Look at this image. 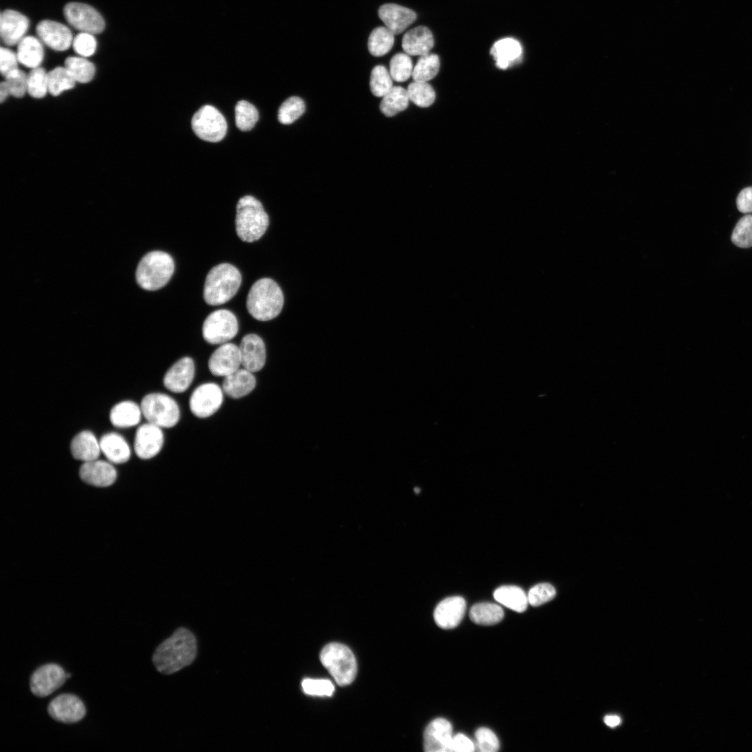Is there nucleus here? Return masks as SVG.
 Returning a JSON list of instances; mask_svg holds the SVG:
<instances>
[{"mask_svg":"<svg viewBox=\"0 0 752 752\" xmlns=\"http://www.w3.org/2000/svg\"><path fill=\"white\" fill-rule=\"evenodd\" d=\"M194 635L187 629H178L156 648L152 662L163 674H172L191 664L196 655Z\"/></svg>","mask_w":752,"mask_h":752,"instance_id":"f257e3e1","label":"nucleus"},{"mask_svg":"<svg viewBox=\"0 0 752 752\" xmlns=\"http://www.w3.org/2000/svg\"><path fill=\"white\" fill-rule=\"evenodd\" d=\"M283 303V294L277 283L269 278H263L251 287L246 304L253 318L268 321L280 314Z\"/></svg>","mask_w":752,"mask_h":752,"instance_id":"f03ea898","label":"nucleus"},{"mask_svg":"<svg viewBox=\"0 0 752 752\" xmlns=\"http://www.w3.org/2000/svg\"><path fill=\"white\" fill-rule=\"evenodd\" d=\"M242 282L240 271L233 265L221 263L207 273L204 285L203 297L208 305L223 304L238 291Z\"/></svg>","mask_w":752,"mask_h":752,"instance_id":"7ed1b4c3","label":"nucleus"},{"mask_svg":"<svg viewBox=\"0 0 752 752\" xmlns=\"http://www.w3.org/2000/svg\"><path fill=\"white\" fill-rule=\"evenodd\" d=\"M269 226V217L262 203L252 196L240 198L236 206L235 230L244 242L259 240Z\"/></svg>","mask_w":752,"mask_h":752,"instance_id":"20e7f679","label":"nucleus"},{"mask_svg":"<svg viewBox=\"0 0 752 752\" xmlns=\"http://www.w3.org/2000/svg\"><path fill=\"white\" fill-rule=\"evenodd\" d=\"M175 269L174 261L167 253L153 251L145 255L136 271V279L140 287L156 290L164 287L171 279Z\"/></svg>","mask_w":752,"mask_h":752,"instance_id":"39448f33","label":"nucleus"},{"mask_svg":"<svg viewBox=\"0 0 752 752\" xmlns=\"http://www.w3.org/2000/svg\"><path fill=\"white\" fill-rule=\"evenodd\" d=\"M320 659L338 685H348L354 680L357 661L354 654L346 645L338 643L327 644L322 650Z\"/></svg>","mask_w":752,"mask_h":752,"instance_id":"423d86ee","label":"nucleus"},{"mask_svg":"<svg viewBox=\"0 0 752 752\" xmlns=\"http://www.w3.org/2000/svg\"><path fill=\"white\" fill-rule=\"evenodd\" d=\"M143 416L148 423L161 428H171L178 424L180 410L177 402L163 393H151L145 395L141 402Z\"/></svg>","mask_w":752,"mask_h":752,"instance_id":"0eeeda50","label":"nucleus"},{"mask_svg":"<svg viewBox=\"0 0 752 752\" xmlns=\"http://www.w3.org/2000/svg\"><path fill=\"white\" fill-rule=\"evenodd\" d=\"M238 321L235 315L226 309L211 313L202 327L204 340L210 345H220L228 343L237 334Z\"/></svg>","mask_w":752,"mask_h":752,"instance_id":"6e6552de","label":"nucleus"},{"mask_svg":"<svg viewBox=\"0 0 752 752\" xmlns=\"http://www.w3.org/2000/svg\"><path fill=\"white\" fill-rule=\"evenodd\" d=\"M191 127L200 139L214 143L223 139L227 132L225 118L211 105L203 106L194 114Z\"/></svg>","mask_w":752,"mask_h":752,"instance_id":"1a4fd4ad","label":"nucleus"},{"mask_svg":"<svg viewBox=\"0 0 752 752\" xmlns=\"http://www.w3.org/2000/svg\"><path fill=\"white\" fill-rule=\"evenodd\" d=\"M222 387L214 382H205L198 386L191 393L189 400L191 412L197 418H206L214 414L224 401Z\"/></svg>","mask_w":752,"mask_h":752,"instance_id":"9d476101","label":"nucleus"},{"mask_svg":"<svg viewBox=\"0 0 752 752\" xmlns=\"http://www.w3.org/2000/svg\"><path fill=\"white\" fill-rule=\"evenodd\" d=\"M63 13L68 23L81 32L94 35L104 29L105 23L102 15L86 3H69L65 6Z\"/></svg>","mask_w":752,"mask_h":752,"instance_id":"9b49d317","label":"nucleus"},{"mask_svg":"<svg viewBox=\"0 0 752 752\" xmlns=\"http://www.w3.org/2000/svg\"><path fill=\"white\" fill-rule=\"evenodd\" d=\"M66 679V673L61 666L47 664L32 673L30 677V689L37 697H46L59 689Z\"/></svg>","mask_w":752,"mask_h":752,"instance_id":"f8f14e48","label":"nucleus"},{"mask_svg":"<svg viewBox=\"0 0 752 752\" xmlns=\"http://www.w3.org/2000/svg\"><path fill=\"white\" fill-rule=\"evenodd\" d=\"M49 716L55 721L64 723H74L81 721L86 715L83 702L76 696L70 694L58 695L48 705Z\"/></svg>","mask_w":752,"mask_h":752,"instance_id":"ddd939ff","label":"nucleus"},{"mask_svg":"<svg viewBox=\"0 0 752 752\" xmlns=\"http://www.w3.org/2000/svg\"><path fill=\"white\" fill-rule=\"evenodd\" d=\"M208 369L214 376L226 377L242 367L239 345L226 343L219 345L208 359Z\"/></svg>","mask_w":752,"mask_h":752,"instance_id":"4468645a","label":"nucleus"},{"mask_svg":"<svg viewBox=\"0 0 752 752\" xmlns=\"http://www.w3.org/2000/svg\"><path fill=\"white\" fill-rule=\"evenodd\" d=\"M164 442L162 428L147 422L139 427L134 438V451L143 460L156 456L162 450Z\"/></svg>","mask_w":752,"mask_h":752,"instance_id":"2eb2a0df","label":"nucleus"},{"mask_svg":"<svg viewBox=\"0 0 752 752\" xmlns=\"http://www.w3.org/2000/svg\"><path fill=\"white\" fill-rule=\"evenodd\" d=\"M195 372L194 360L189 357H182L166 372L163 377L164 386L171 392L183 393L193 382Z\"/></svg>","mask_w":752,"mask_h":752,"instance_id":"dca6fc26","label":"nucleus"},{"mask_svg":"<svg viewBox=\"0 0 752 752\" xmlns=\"http://www.w3.org/2000/svg\"><path fill=\"white\" fill-rule=\"evenodd\" d=\"M452 725L443 718L432 721L424 732V749L426 752H451L453 739Z\"/></svg>","mask_w":752,"mask_h":752,"instance_id":"f3484780","label":"nucleus"},{"mask_svg":"<svg viewBox=\"0 0 752 752\" xmlns=\"http://www.w3.org/2000/svg\"><path fill=\"white\" fill-rule=\"evenodd\" d=\"M239 348L242 368L253 373L263 368L267 358L266 347L259 336L255 334L245 335Z\"/></svg>","mask_w":752,"mask_h":752,"instance_id":"a211bd4d","label":"nucleus"},{"mask_svg":"<svg viewBox=\"0 0 752 752\" xmlns=\"http://www.w3.org/2000/svg\"><path fill=\"white\" fill-rule=\"evenodd\" d=\"M36 33L43 43L56 51L68 49L74 38L66 26L52 20L40 22L36 26Z\"/></svg>","mask_w":752,"mask_h":752,"instance_id":"6ab92c4d","label":"nucleus"},{"mask_svg":"<svg viewBox=\"0 0 752 752\" xmlns=\"http://www.w3.org/2000/svg\"><path fill=\"white\" fill-rule=\"evenodd\" d=\"M29 26V19L21 13L13 10H3L0 20L3 42L9 46L18 44L25 37Z\"/></svg>","mask_w":752,"mask_h":752,"instance_id":"aec40b11","label":"nucleus"},{"mask_svg":"<svg viewBox=\"0 0 752 752\" xmlns=\"http://www.w3.org/2000/svg\"><path fill=\"white\" fill-rule=\"evenodd\" d=\"M79 476L87 484L107 487L115 482L117 473L111 462L97 459L84 462L79 469Z\"/></svg>","mask_w":752,"mask_h":752,"instance_id":"412c9836","label":"nucleus"},{"mask_svg":"<svg viewBox=\"0 0 752 752\" xmlns=\"http://www.w3.org/2000/svg\"><path fill=\"white\" fill-rule=\"evenodd\" d=\"M466 602L460 596L448 597L441 601L434 611L437 625L442 629H452L461 622L465 612Z\"/></svg>","mask_w":752,"mask_h":752,"instance_id":"4be33fe9","label":"nucleus"},{"mask_svg":"<svg viewBox=\"0 0 752 752\" xmlns=\"http://www.w3.org/2000/svg\"><path fill=\"white\" fill-rule=\"evenodd\" d=\"M378 15L385 26L394 35L404 31L416 19L414 10L395 3L382 5Z\"/></svg>","mask_w":752,"mask_h":752,"instance_id":"5701e85b","label":"nucleus"},{"mask_svg":"<svg viewBox=\"0 0 752 752\" xmlns=\"http://www.w3.org/2000/svg\"><path fill=\"white\" fill-rule=\"evenodd\" d=\"M256 386L253 373L240 368L224 377L222 389L224 394L233 399H239L251 393Z\"/></svg>","mask_w":752,"mask_h":752,"instance_id":"b1692460","label":"nucleus"},{"mask_svg":"<svg viewBox=\"0 0 752 752\" xmlns=\"http://www.w3.org/2000/svg\"><path fill=\"white\" fill-rule=\"evenodd\" d=\"M434 46L432 32L426 26H419L409 30L403 36L402 47L410 56H423L429 54Z\"/></svg>","mask_w":752,"mask_h":752,"instance_id":"393cba45","label":"nucleus"},{"mask_svg":"<svg viewBox=\"0 0 752 752\" xmlns=\"http://www.w3.org/2000/svg\"><path fill=\"white\" fill-rule=\"evenodd\" d=\"M70 451L74 458L84 462L97 460L101 452L100 441L91 432L82 431L72 439Z\"/></svg>","mask_w":752,"mask_h":752,"instance_id":"a878e982","label":"nucleus"},{"mask_svg":"<svg viewBox=\"0 0 752 752\" xmlns=\"http://www.w3.org/2000/svg\"><path fill=\"white\" fill-rule=\"evenodd\" d=\"M490 54L496 62V65L501 70H506L520 58L522 47L517 40L505 38L493 45Z\"/></svg>","mask_w":752,"mask_h":752,"instance_id":"bb28decb","label":"nucleus"},{"mask_svg":"<svg viewBox=\"0 0 752 752\" xmlns=\"http://www.w3.org/2000/svg\"><path fill=\"white\" fill-rule=\"evenodd\" d=\"M100 445L101 452L111 463H125L130 457V446L119 434L115 432L105 434L100 439Z\"/></svg>","mask_w":752,"mask_h":752,"instance_id":"cd10ccee","label":"nucleus"},{"mask_svg":"<svg viewBox=\"0 0 752 752\" xmlns=\"http://www.w3.org/2000/svg\"><path fill=\"white\" fill-rule=\"evenodd\" d=\"M143 416L141 406L132 401H123L113 407L110 421L116 428H125L137 425Z\"/></svg>","mask_w":752,"mask_h":752,"instance_id":"c85d7f7f","label":"nucleus"},{"mask_svg":"<svg viewBox=\"0 0 752 752\" xmlns=\"http://www.w3.org/2000/svg\"><path fill=\"white\" fill-rule=\"evenodd\" d=\"M17 56L19 62L26 67H40L43 58L44 49L40 40L33 36H25L17 44Z\"/></svg>","mask_w":752,"mask_h":752,"instance_id":"c756f323","label":"nucleus"},{"mask_svg":"<svg viewBox=\"0 0 752 752\" xmlns=\"http://www.w3.org/2000/svg\"><path fill=\"white\" fill-rule=\"evenodd\" d=\"M494 599L503 606L516 611H524L528 605V597L525 592L515 586H503L494 592Z\"/></svg>","mask_w":752,"mask_h":752,"instance_id":"7c9ffc66","label":"nucleus"},{"mask_svg":"<svg viewBox=\"0 0 752 752\" xmlns=\"http://www.w3.org/2000/svg\"><path fill=\"white\" fill-rule=\"evenodd\" d=\"M409 101L407 89L401 86H393L382 97L379 108L383 114L391 117L404 111L407 107Z\"/></svg>","mask_w":752,"mask_h":752,"instance_id":"2f4dec72","label":"nucleus"},{"mask_svg":"<svg viewBox=\"0 0 752 752\" xmlns=\"http://www.w3.org/2000/svg\"><path fill=\"white\" fill-rule=\"evenodd\" d=\"M502 608L493 603L483 602L474 604L470 609L471 620L478 625H492L499 622L503 618Z\"/></svg>","mask_w":752,"mask_h":752,"instance_id":"473e14b6","label":"nucleus"},{"mask_svg":"<svg viewBox=\"0 0 752 752\" xmlns=\"http://www.w3.org/2000/svg\"><path fill=\"white\" fill-rule=\"evenodd\" d=\"M394 36L386 26L374 29L368 38V47L370 53L375 56H382L387 54L394 44Z\"/></svg>","mask_w":752,"mask_h":752,"instance_id":"72a5a7b5","label":"nucleus"},{"mask_svg":"<svg viewBox=\"0 0 752 752\" xmlns=\"http://www.w3.org/2000/svg\"><path fill=\"white\" fill-rule=\"evenodd\" d=\"M66 69L76 82L86 84L91 81L95 74V67L85 57L69 56L65 59Z\"/></svg>","mask_w":752,"mask_h":752,"instance_id":"f704fd0d","label":"nucleus"},{"mask_svg":"<svg viewBox=\"0 0 752 752\" xmlns=\"http://www.w3.org/2000/svg\"><path fill=\"white\" fill-rule=\"evenodd\" d=\"M439 67L437 54L429 53L421 56L414 66L412 77L414 81L428 82L437 75Z\"/></svg>","mask_w":752,"mask_h":752,"instance_id":"c9c22d12","label":"nucleus"},{"mask_svg":"<svg viewBox=\"0 0 752 752\" xmlns=\"http://www.w3.org/2000/svg\"><path fill=\"white\" fill-rule=\"evenodd\" d=\"M76 83L65 66L56 67L48 72L49 93L54 96L73 88Z\"/></svg>","mask_w":752,"mask_h":752,"instance_id":"e433bc0d","label":"nucleus"},{"mask_svg":"<svg viewBox=\"0 0 752 752\" xmlns=\"http://www.w3.org/2000/svg\"><path fill=\"white\" fill-rule=\"evenodd\" d=\"M235 124L243 132L251 130L258 120L256 108L246 100L239 101L235 108Z\"/></svg>","mask_w":752,"mask_h":752,"instance_id":"4c0bfd02","label":"nucleus"},{"mask_svg":"<svg viewBox=\"0 0 752 752\" xmlns=\"http://www.w3.org/2000/svg\"><path fill=\"white\" fill-rule=\"evenodd\" d=\"M409 99L420 107L430 106L435 100V93L428 82L414 81L407 89Z\"/></svg>","mask_w":752,"mask_h":752,"instance_id":"58836bf2","label":"nucleus"},{"mask_svg":"<svg viewBox=\"0 0 752 752\" xmlns=\"http://www.w3.org/2000/svg\"><path fill=\"white\" fill-rule=\"evenodd\" d=\"M305 111L303 100L297 96L286 99L280 106L278 120L284 125L291 124L297 120Z\"/></svg>","mask_w":752,"mask_h":752,"instance_id":"ea45409f","label":"nucleus"},{"mask_svg":"<svg viewBox=\"0 0 752 752\" xmlns=\"http://www.w3.org/2000/svg\"><path fill=\"white\" fill-rule=\"evenodd\" d=\"M27 93L36 99L42 98L49 93L48 72L42 68H33L27 75Z\"/></svg>","mask_w":752,"mask_h":752,"instance_id":"a19ab883","label":"nucleus"},{"mask_svg":"<svg viewBox=\"0 0 752 752\" xmlns=\"http://www.w3.org/2000/svg\"><path fill=\"white\" fill-rule=\"evenodd\" d=\"M413 69L412 61L406 53H398L390 61V75L398 82L405 81L411 77Z\"/></svg>","mask_w":752,"mask_h":752,"instance_id":"79ce46f5","label":"nucleus"},{"mask_svg":"<svg viewBox=\"0 0 752 752\" xmlns=\"http://www.w3.org/2000/svg\"><path fill=\"white\" fill-rule=\"evenodd\" d=\"M392 77L384 65H376L371 71L370 87L377 97L384 96L393 87Z\"/></svg>","mask_w":752,"mask_h":752,"instance_id":"37998d69","label":"nucleus"},{"mask_svg":"<svg viewBox=\"0 0 752 752\" xmlns=\"http://www.w3.org/2000/svg\"><path fill=\"white\" fill-rule=\"evenodd\" d=\"M733 243L738 247L752 246V215L742 217L735 225L731 235Z\"/></svg>","mask_w":752,"mask_h":752,"instance_id":"c03bdc74","label":"nucleus"},{"mask_svg":"<svg viewBox=\"0 0 752 752\" xmlns=\"http://www.w3.org/2000/svg\"><path fill=\"white\" fill-rule=\"evenodd\" d=\"M301 687L305 694L311 696H330L334 691L333 683L327 679L305 678Z\"/></svg>","mask_w":752,"mask_h":752,"instance_id":"a18cd8bd","label":"nucleus"},{"mask_svg":"<svg viewBox=\"0 0 752 752\" xmlns=\"http://www.w3.org/2000/svg\"><path fill=\"white\" fill-rule=\"evenodd\" d=\"M555 588L547 583H542L533 586L527 595L528 603L533 606L542 605L556 596Z\"/></svg>","mask_w":752,"mask_h":752,"instance_id":"49530a36","label":"nucleus"},{"mask_svg":"<svg viewBox=\"0 0 752 752\" xmlns=\"http://www.w3.org/2000/svg\"><path fill=\"white\" fill-rule=\"evenodd\" d=\"M476 747L480 752H496L499 749V742L494 732L487 728H478L475 733Z\"/></svg>","mask_w":752,"mask_h":752,"instance_id":"de8ad7c7","label":"nucleus"},{"mask_svg":"<svg viewBox=\"0 0 752 752\" xmlns=\"http://www.w3.org/2000/svg\"><path fill=\"white\" fill-rule=\"evenodd\" d=\"M72 45L77 55L86 58L95 52L97 41L93 34L80 32L73 38Z\"/></svg>","mask_w":752,"mask_h":752,"instance_id":"09e8293b","label":"nucleus"},{"mask_svg":"<svg viewBox=\"0 0 752 752\" xmlns=\"http://www.w3.org/2000/svg\"><path fill=\"white\" fill-rule=\"evenodd\" d=\"M5 81L10 95L19 98L27 93V75L19 69L5 77Z\"/></svg>","mask_w":752,"mask_h":752,"instance_id":"8fccbe9b","label":"nucleus"},{"mask_svg":"<svg viewBox=\"0 0 752 752\" xmlns=\"http://www.w3.org/2000/svg\"><path fill=\"white\" fill-rule=\"evenodd\" d=\"M18 62L17 54L8 48L1 47L0 70L4 77L18 69Z\"/></svg>","mask_w":752,"mask_h":752,"instance_id":"3c124183","label":"nucleus"},{"mask_svg":"<svg viewBox=\"0 0 752 752\" xmlns=\"http://www.w3.org/2000/svg\"><path fill=\"white\" fill-rule=\"evenodd\" d=\"M736 204L738 210L744 214L752 213V187H748L739 193Z\"/></svg>","mask_w":752,"mask_h":752,"instance_id":"603ef678","label":"nucleus"},{"mask_svg":"<svg viewBox=\"0 0 752 752\" xmlns=\"http://www.w3.org/2000/svg\"><path fill=\"white\" fill-rule=\"evenodd\" d=\"M451 748L452 751L456 752H472L476 750L473 742L462 733H458L453 737Z\"/></svg>","mask_w":752,"mask_h":752,"instance_id":"864d4df0","label":"nucleus"},{"mask_svg":"<svg viewBox=\"0 0 752 752\" xmlns=\"http://www.w3.org/2000/svg\"><path fill=\"white\" fill-rule=\"evenodd\" d=\"M604 721L611 728H615L620 723V718L617 715H607Z\"/></svg>","mask_w":752,"mask_h":752,"instance_id":"5fc2aeb1","label":"nucleus"},{"mask_svg":"<svg viewBox=\"0 0 752 752\" xmlns=\"http://www.w3.org/2000/svg\"><path fill=\"white\" fill-rule=\"evenodd\" d=\"M10 95L9 89L6 81H2L0 86V100L1 102L5 101L7 97Z\"/></svg>","mask_w":752,"mask_h":752,"instance_id":"6e6d98bb","label":"nucleus"},{"mask_svg":"<svg viewBox=\"0 0 752 752\" xmlns=\"http://www.w3.org/2000/svg\"><path fill=\"white\" fill-rule=\"evenodd\" d=\"M66 677H67V679H68V678H69V677H71V674H70V673H66Z\"/></svg>","mask_w":752,"mask_h":752,"instance_id":"4d7b16f0","label":"nucleus"}]
</instances>
